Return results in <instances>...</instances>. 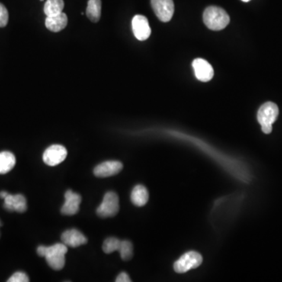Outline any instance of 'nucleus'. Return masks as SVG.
Here are the masks:
<instances>
[{
  "label": "nucleus",
  "instance_id": "1a4fd4ad",
  "mask_svg": "<svg viewBox=\"0 0 282 282\" xmlns=\"http://www.w3.org/2000/svg\"><path fill=\"white\" fill-rule=\"evenodd\" d=\"M196 78L202 82H209L214 75L213 67L203 58H197L192 63Z\"/></svg>",
  "mask_w": 282,
  "mask_h": 282
},
{
  "label": "nucleus",
  "instance_id": "9d476101",
  "mask_svg": "<svg viewBox=\"0 0 282 282\" xmlns=\"http://www.w3.org/2000/svg\"><path fill=\"white\" fill-rule=\"evenodd\" d=\"M65 202L62 208V213L65 216H73L79 210L82 197L72 190H67L65 194Z\"/></svg>",
  "mask_w": 282,
  "mask_h": 282
},
{
  "label": "nucleus",
  "instance_id": "423d86ee",
  "mask_svg": "<svg viewBox=\"0 0 282 282\" xmlns=\"http://www.w3.org/2000/svg\"><path fill=\"white\" fill-rule=\"evenodd\" d=\"M68 152L62 145H54L46 148L43 155V162L49 166H56L66 158Z\"/></svg>",
  "mask_w": 282,
  "mask_h": 282
},
{
  "label": "nucleus",
  "instance_id": "9b49d317",
  "mask_svg": "<svg viewBox=\"0 0 282 282\" xmlns=\"http://www.w3.org/2000/svg\"><path fill=\"white\" fill-rule=\"evenodd\" d=\"M123 168V163L119 161H107L96 166L94 174L96 177L100 178L112 177L120 173Z\"/></svg>",
  "mask_w": 282,
  "mask_h": 282
},
{
  "label": "nucleus",
  "instance_id": "4468645a",
  "mask_svg": "<svg viewBox=\"0 0 282 282\" xmlns=\"http://www.w3.org/2000/svg\"><path fill=\"white\" fill-rule=\"evenodd\" d=\"M68 24V17L65 13L58 14L52 17H47L46 19V26L49 31L58 33L65 29Z\"/></svg>",
  "mask_w": 282,
  "mask_h": 282
},
{
  "label": "nucleus",
  "instance_id": "f03ea898",
  "mask_svg": "<svg viewBox=\"0 0 282 282\" xmlns=\"http://www.w3.org/2000/svg\"><path fill=\"white\" fill-rule=\"evenodd\" d=\"M205 24L211 30L219 31L225 29L230 23V17L221 7H207L203 14Z\"/></svg>",
  "mask_w": 282,
  "mask_h": 282
},
{
  "label": "nucleus",
  "instance_id": "412c9836",
  "mask_svg": "<svg viewBox=\"0 0 282 282\" xmlns=\"http://www.w3.org/2000/svg\"><path fill=\"white\" fill-rule=\"evenodd\" d=\"M8 282H29V277L24 272H16L7 280Z\"/></svg>",
  "mask_w": 282,
  "mask_h": 282
},
{
  "label": "nucleus",
  "instance_id": "bb28decb",
  "mask_svg": "<svg viewBox=\"0 0 282 282\" xmlns=\"http://www.w3.org/2000/svg\"><path fill=\"white\" fill-rule=\"evenodd\" d=\"M41 1H43V0H41Z\"/></svg>",
  "mask_w": 282,
  "mask_h": 282
},
{
  "label": "nucleus",
  "instance_id": "aec40b11",
  "mask_svg": "<svg viewBox=\"0 0 282 282\" xmlns=\"http://www.w3.org/2000/svg\"><path fill=\"white\" fill-rule=\"evenodd\" d=\"M121 241L116 238H108L104 241L103 251L106 254L112 253L114 251H119Z\"/></svg>",
  "mask_w": 282,
  "mask_h": 282
},
{
  "label": "nucleus",
  "instance_id": "39448f33",
  "mask_svg": "<svg viewBox=\"0 0 282 282\" xmlns=\"http://www.w3.org/2000/svg\"><path fill=\"white\" fill-rule=\"evenodd\" d=\"M203 264V257L197 251H190L177 260L174 264V270L179 274L197 268Z\"/></svg>",
  "mask_w": 282,
  "mask_h": 282
},
{
  "label": "nucleus",
  "instance_id": "0eeeda50",
  "mask_svg": "<svg viewBox=\"0 0 282 282\" xmlns=\"http://www.w3.org/2000/svg\"><path fill=\"white\" fill-rule=\"evenodd\" d=\"M152 6L155 15L162 22H168L174 14L173 0H152Z\"/></svg>",
  "mask_w": 282,
  "mask_h": 282
},
{
  "label": "nucleus",
  "instance_id": "20e7f679",
  "mask_svg": "<svg viewBox=\"0 0 282 282\" xmlns=\"http://www.w3.org/2000/svg\"><path fill=\"white\" fill-rule=\"evenodd\" d=\"M119 210V199L114 191H108L104 194L102 203L98 206L97 213L100 217H113Z\"/></svg>",
  "mask_w": 282,
  "mask_h": 282
},
{
  "label": "nucleus",
  "instance_id": "b1692460",
  "mask_svg": "<svg viewBox=\"0 0 282 282\" xmlns=\"http://www.w3.org/2000/svg\"><path fill=\"white\" fill-rule=\"evenodd\" d=\"M9 194V193H7V191H1V192H0V198H1V199H5L6 197H7V195H8Z\"/></svg>",
  "mask_w": 282,
  "mask_h": 282
},
{
  "label": "nucleus",
  "instance_id": "a211bd4d",
  "mask_svg": "<svg viewBox=\"0 0 282 282\" xmlns=\"http://www.w3.org/2000/svg\"><path fill=\"white\" fill-rule=\"evenodd\" d=\"M65 4L63 0H47L44 6V13L46 17H52L62 14Z\"/></svg>",
  "mask_w": 282,
  "mask_h": 282
},
{
  "label": "nucleus",
  "instance_id": "dca6fc26",
  "mask_svg": "<svg viewBox=\"0 0 282 282\" xmlns=\"http://www.w3.org/2000/svg\"><path fill=\"white\" fill-rule=\"evenodd\" d=\"M16 158L10 152H0V174L11 172L15 166Z\"/></svg>",
  "mask_w": 282,
  "mask_h": 282
},
{
  "label": "nucleus",
  "instance_id": "6ab92c4d",
  "mask_svg": "<svg viewBox=\"0 0 282 282\" xmlns=\"http://www.w3.org/2000/svg\"><path fill=\"white\" fill-rule=\"evenodd\" d=\"M119 251L120 253L121 258L123 259V260L128 261V260H131L133 256V244L127 240L121 241Z\"/></svg>",
  "mask_w": 282,
  "mask_h": 282
},
{
  "label": "nucleus",
  "instance_id": "f3484780",
  "mask_svg": "<svg viewBox=\"0 0 282 282\" xmlns=\"http://www.w3.org/2000/svg\"><path fill=\"white\" fill-rule=\"evenodd\" d=\"M87 15L92 22H98L101 15V0H89Z\"/></svg>",
  "mask_w": 282,
  "mask_h": 282
},
{
  "label": "nucleus",
  "instance_id": "4be33fe9",
  "mask_svg": "<svg viewBox=\"0 0 282 282\" xmlns=\"http://www.w3.org/2000/svg\"><path fill=\"white\" fill-rule=\"evenodd\" d=\"M9 21V14L5 6L0 4V27H4L7 25Z\"/></svg>",
  "mask_w": 282,
  "mask_h": 282
},
{
  "label": "nucleus",
  "instance_id": "393cba45",
  "mask_svg": "<svg viewBox=\"0 0 282 282\" xmlns=\"http://www.w3.org/2000/svg\"><path fill=\"white\" fill-rule=\"evenodd\" d=\"M241 1H243V2H249L250 0H241Z\"/></svg>",
  "mask_w": 282,
  "mask_h": 282
},
{
  "label": "nucleus",
  "instance_id": "7ed1b4c3",
  "mask_svg": "<svg viewBox=\"0 0 282 282\" xmlns=\"http://www.w3.org/2000/svg\"><path fill=\"white\" fill-rule=\"evenodd\" d=\"M278 114V107L274 103L267 102L260 107L257 113V119L264 133L269 134L271 133L272 125L277 119Z\"/></svg>",
  "mask_w": 282,
  "mask_h": 282
},
{
  "label": "nucleus",
  "instance_id": "a878e982",
  "mask_svg": "<svg viewBox=\"0 0 282 282\" xmlns=\"http://www.w3.org/2000/svg\"><path fill=\"white\" fill-rule=\"evenodd\" d=\"M2 227V222H1V220H0V228Z\"/></svg>",
  "mask_w": 282,
  "mask_h": 282
},
{
  "label": "nucleus",
  "instance_id": "ddd939ff",
  "mask_svg": "<svg viewBox=\"0 0 282 282\" xmlns=\"http://www.w3.org/2000/svg\"><path fill=\"white\" fill-rule=\"evenodd\" d=\"M4 208L10 212L24 213L27 210V201L23 194H9L4 199Z\"/></svg>",
  "mask_w": 282,
  "mask_h": 282
},
{
  "label": "nucleus",
  "instance_id": "f8f14e48",
  "mask_svg": "<svg viewBox=\"0 0 282 282\" xmlns=\"http://www.w3.org/2000/svg\"><path fill=\"white\" fill-rule=\"evenodd\" d=\"M62 243L71 248H78L87 243V237L77 229L65 231L62 235Z\"/></svg>",
  "mask_w": 282,
  "mask_h": 282
},
{
  "label": "nucleus",
  "instance_id": "2eb2a0df",
  "mask_svg": "<svg viewBox=\"0 0 282 282\" xmlns=\"http://www.w3.org/2000/svg\"><path fill=\"white\" fill-rule=\"evenodd\" d=\"M149 199V194L146 187L143 185H136L131 193V201L135 206H144Z\"/></svg>",
  "mask_w": 282,
  "mask_h": 282
},
{
  "label": "nucleus",
  "instance_id": "5701e85b",
  "mask_svg": "<svg viewBox=\"0 0 282 282\" xmlns=\"http://www.w3.org/2000/svg\"><path fill=\"white\" fill-rule=\"evenodd\" d=\"M130 277L126 274V272H122L120 274H119L117 277H116V282H130Z\"/></svg>",
  "mask_w": 282,
  "mask_h": 282
},
{
  "label": "nucleus",
  "instance_id": "f257e3e1",
  "mask_svg": "<svg viewBox=\"0 0 282 282\" xmlns=\"http://www.w3.org/2000/svg\"><path fill=\"white\" fill-rule=\"evenodd\" d=\"M68 252V246L64 243H57L51 246L39 245L37 248L38 255L45 257L48 265L55 270H61L65 265V254Z\"/></svg>",
  "mask_w": 282,
  "mask_h": 282
},
{
  "label": "nucleus",
  "instance_id": "6e6552de",
  "mask_svg": "<svg viewBox=\"0 0 282 282\" xmlns=\"http://www.w3.org/2000/svg\"><path fill=\"white\" fill-rule=\"evenodd\" d=\"M132 29L135 37L139 41H145L152 33L148 19L143 15H136L133 17L132 20Z\"/></svg>",
  "mask_w": 282,
  "mask_h": 282
}]
</instances>
